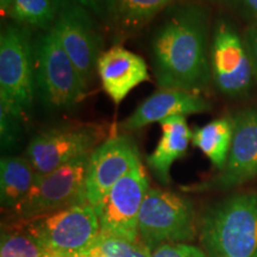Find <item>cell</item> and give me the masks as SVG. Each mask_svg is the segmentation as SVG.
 Segmentation results:
<instances>
[{
  "label": "cell",
  "mask_w": 257,
  "mask_h": 257,
  "mask_svg": "<svg viewBox=\"0 0 257 257\" xmlns=\"http://www.w3.org/2000/svg\"><path fill=\"white\" fill-rule=\"evenodd\" d=\"M96 73L102 89L117 105L135 87L150 80L146 61L120 46L102 51L96 63Z\"/></svg>",
  "instance_id": "obj_15"
},
{
  "label": "cell",
  "mask_w": 257,
  "mask_h": 257,
  "mask_svg": "<svg viewBox=\"0 0 257 257\" xmlns=\"http://www.w3.org/2000/svg\"><path fill=\"white\" fill-rule=\"evenodd\" d=\"M176 0H111L107 19L118 38L136 34Z\"/></svg>",
  "instance_id": "obj_17"
},
{
  "label": "cell",
  "mask_w": 257,
  "mask_h": 257,
  "mask_svg": "<svg viewBox=\"0 0 257 257\" xmlns=\"http://www.w3.org/2000/svg\"><path fill=\"white\" fill-rule=\"evenodd\" d=\"M152 257H207L205 251L186 243L163 244L154 250Z\"/></svg>",
  "instance_id": "obj_24"
},
{
  "label": "cell",
  "mask_w": 257,
  "mask_h": 257,
  "mask_svg": "<svg viewBox=\"0 0 257 257\" xmlns=\"http://www.w3.org/2000/svg\"><path fill=\"white\" fill-rule=\"evenodd\" d=\"M141 163L140 150L128 135H115L93 150L86 173V199L95 207L111 188Z\"/></svg>",
  "instance_id": "obj_12"
},
{
  "label": "cell",
  "mask_w": 257,
  "mask_h": 257,
  "mask_svg": "<svg viewBox=\"0 0 257 257\" xmlns=\"http://www.w3.org/2000/svg\"><path fill=\"white\" fill-rule=\"evenodd\" d=\"M55 2L57 3V4H59L60 6H62L64 3H67V2H69V0H55Z\"/></svg>",
  "instance_id": "obj_29"
},
{
  "label": "cell",
  "mask_w": 257,
  "mask_h": 257,
  "mask_svg": "<svg viewBox=\"0 0 257 257\" xmlns=\"http://www.w3.org/2000/svg\"><path fill=\"white\" fill-rule=\"evenodd\" d=\"M79 4L101 18H107L110 0H78Z\"/></svg>",
  "instance_id": "obj_27"
},
{
  "label": "cell",
  "mask_w": 257,
  "mask_h": 257,
  "mask_svg": "<svg viewBox=\"0 0 257 257\" xmlns=\"http://www.w3.org/2000/svg\"><path fill=\"white\" fill-rule=\"evenodd\" d=\"M211 74L218 91L231 98L246 95L255 74L243 37L229 22H217L211 40Z\"/></svg>",
  "instance_id": "obj_10"
},
{
  "label": "cell",
  "mask_w": 257,
  "mask_h": 257,
  "mask_svg": "<svg viewBox=\"0 0 257 257\" xmlns=\"http://www.w3.org/2000/svg\"><path fill=\"white\" fill-rule=\"evenodd\" d=\"M242 17L257 24V0H227Z\"/></svg>",
  "instance_id": "obj_26"
},
{
  "label": "cell",
  "mask_w": 257,
  "mask_h": 257,
  "mask_svg": "<svg viewBox=\"0 0 257 257\" xmlns=\"http://www.w3.org/2000/svg\"><path fill=\"white\" fill-rule=\"evenodd\" d=\"M22 225L25 232L61 257L82 251L100 233L96 212L88 202L22 220Z\"/></svg>",
  "instance_id": "obj_7"
},
{
  "label": "cell",
  "mask_w": 257,
  "mask_h": 257,
  "mask_svg": "<svg viewBox=\"0 0 257 257\" xmlns=\"http://www.w3.org/2000/svg\"><path fill=\"white\" fill-rule=\"evenodd\" d=\"M110 4H111V0H110ZM108 8H110V6H108Z\"/></svg>",
  "instance_id": "obj_30"
},
{
  "label": "cell",
  "mask_w": 257,
  "mask_h": 257,
  "mask_svg": "<svg viewBox=\"0 0 257 257\" xmlns=\"http://www.w3.org/2000/svg\"><path fill=\"white\" fill-rule=\"evenodd\" d=\"M210 108V102L197 93L160 88L141 102L136 110L121 121L119 127L123 131H136L150 124L161 123L167 118L204 113Z\"/></svg>",
  "instance_id": "obj_14"
},
{
  "label": "cell",
  "mask_w": 257,
  "mask_h": 257,
  "mask_svg": "<svg viewBox=\"0 0 257 257\" xmlns=\"http://www.w3.org/2000/svg\"><path fill=\"white\" fill-rule=\"evenodd\" d=\"M61 6L55 0H15L10 17L19 24H27L49 31Z\"/></svg>",
  "instance_id": "obj_21"
},
{
  "label": "cell",
  "mask_w": 257,
  "mask_h": 257,
  "mask_svg": "<svg viewBox=\"0 0 257 257\" xmlns=\"http://www.w3.org/2000/svg\"><path fill=\"white\" fill-rule=\"evenodd\" d=\"M208 15L186 4L173 11L154 35L153 67L160 88L200 94L212 81Z\"/></svg>",
  "instance_id": "obj_1"
},
{
  "label": "cell",
  "mask_w": 257,
  "mask_h": 257,
  "mask_svg": "<svg viewBox=\"0 0 257 257\" xmlns=\"http://www.w3.org/2000/svg\"><path fill=\"white\" fill-rule=\"evenodd\" d=\"M232 136V118L221 117L204 126L195 127L192 135V144L202 152L217 169L221 170L229 157Z\"/></svg>",
  "instance_id": "obj_19"
},
{
  "label": "cell",
  "mask_w": 257,
  "mask_h": 257,
  "mask_svg": "<svg viewBox=\"0 0 257 257\" xmlns=\"http://www.w3.org/2000/svg\"><path fill=\"white\" fill-rule=\"evenodd\" d=\"M21 115L10 111L4 105H0V135L3 148L15 144L19 134Z\"/></svg>",
  "instance_id": "obj_23"
},
{
  "label": "cell",
  "mask_w": 257,
  "mask_h": 257,
  "mask_svg": "<svg viewBox=\"0 0 257 257\" xmlns=\"http://www.w3.org/2000/svg\"><path fill=\"white\" fill-rule=\"evenodd\" d=\"M102 134V127L93 124L50 128L32 138L25 157L37 174H48L79 157L89 155L98 147Z\"/></svg>",
  "instance_id": "obj_9"
},
{
  "label": "cell",
  "mask_w": 257,
  "mask_h": 257,
  "mask_svg": "<svg viewBox=\"0 0 257 257\" xmlns=\"http://www.w3.org/2000/svg\"><path fill=\"white\" fill-rule=\"evenodd\" d=\"M162 135L155 150L147 157V163L161 184L170 182V168L176 160L187 153L193 131L184 115H176L160 123Z\"/></svg>",
  "instance_id": "obj_16"
},
{
  "label": "cell",
  "mask_w": 257,
  "mask_h": 257,
  "mask_svg": "<svg viewBox=\"0 0 257 257\" xmlns=\"http://www.w3.org/2000/svg\"><path fill=\"white\" fill-rule=\"evenodd\" d=\"M27 28L8 24L0 35V105L23 117L34 99V48Z\"/></svg>",
  "instance_id": "obj_4"
},
{
  "label": "cell",
  "mask_w": 257,
  "mask_h": 257,
  "mask_svg": "<svg viewBox=\"0 0 257 257\" xmlns=\"http://www.w3.org/2000/svg\"><path fill=\"white\" fill-rule=\"evenodd\" d=\"M14 2L15 0H0V12H2L3 17H5V16H10V12H11Z\"/></svg>",
  "instance_id": "obj_28"
},
{
  "label": "cell",
  "mask_w": 257,
  "mask_h": 257,
  "mask_svg": "<svg viewBox=\"0 0 257 257\" xmlns=\"http://www.w3.org/2000/svg\"><path fill=\"white\" fill-rule=\"evenodd\" d=\"M233 136L226 165L219 174L187 191L236 187L257 175V106L244 108L232 117Z\"/></svg>",
  "instance_id": "obj_13"
},
{
  "label": "cell",
  "mask_w": 257,
  "mask_h": 257,
  "mask_svg": "<svg viewBox=\"0 0 257 257\" xmlns=\"http://www.w3.org/2000/svg\"><path fill=\"white\" fill-rule=\"evenodd\" d=\"M149 191V180L142 165H137L94 207L100 233L119 238L140 240L138 217Z\"/></svg>",
  "instance_id": "obj_8"
},
{
  "label": "cell",
  "mask_w": 257,
  "mask_h": 257,
  "mask_svg": "<svg viewBox=\"0 0 257 257\" xmlns=\"http://www.w3.org/2000/svg\"><path fill=\"white\" fill-rule=\"evenodd\" d=\"M138 232L152 251L163 244L192 240L195 236L192 201L174 192L149 189L140 211Z\"/></svg>",
  "instance_id": "obj_5"
},
{
  "label": "cell",
  "mask_w": 257,
  "mask_h": 257,
  "mask_svg": "<svg viewBox=\"0 0 257 257\" xmlns=\"http://www.w3.org/2000/svg\"><path fill=\"white\" fill-rule=\"evenodd\" d=\"M37 173L27 157H3L0 162V202L14 210L27 197L36 181Z\"/></svg>",
  "instance_id": "obj_18"
},
{
  "label": "cell",
  "mask_w": 257,
  "mask_h": 257,
  "mask_svg": "<svg viewBox=\"0 0 257 257\" xmlns=\"http://www.w3.org/2000/svg\"><path fill=\"white\" fill-rule=\"evenodd\" d=\"M35 83L42 101L51 108L72 107L83 99L88 86L51 29L35 44Z\"/></svg>",
  "instance_id": "obj_3"
},
{
  "label": "cell",
  "mask_w": 257,
  "mask_h": 257,
  "mask_svg": "<svg viewBox=\"0 0 257 257\" xmlns=\"http://www.w3.org/2000/svg\"><path fill=\"white\" fill-rule=\"evenodd\" d=\"M51 31L72 60L86 85L92 82L101 55V41L89 11L81 4L67 2L61 6Z\"/></svg>",
  "instance_id": "obj_11"
},
{
  "label": "cell",
  "mask_w": 257,
  "mask_h": 257,
  "mask_svg": "<svg viewBox=\"0 0 257 257\" xmlns=\"http://www.w3.org/2000/svg\"><path fill=\"white\" fill-rule=\"evenodd\" d=\"M89 155L48 174H37L29 194L11 210L12 213L18 219L27 220L87 202L85 185Z\"/></svg>",
  "instance_id": "obj_6"
},
{
  "label": "cell",
  "mask_w": 257,
  "mask_h": 257,
  "mask_svg": "<svg viewBox=\"0 0 257 257\" xmlns=\"http://www.w3.org/2000/svg\"><path fill=\"white\" fill-rule=\"evenodd\" d=\"M200 240L207 257H257V192L237 193L208 207Z\"/></svg>",
  "instance_id": "obj_2"
},
{
  "label": "cell",
  "mask_w": 257,
  "mask_h": 257,
  "mask_svg": "<svg viewBox=\"0 0 257 257\" xmlns=\"http://www.w3.org/2000/svg\"><path fill=\"white\" fill-rule=\"evenodd\" d=\"M0 255L2 257H61L27 232L3 233Z\"/></svg>",
  "instance_id": "obj_22"
},
{
  "label": "cell",
  "mask_w": 257,
  "mask_h": 257,
  "mask_svg": "<svg viewBox=\"0 0 257 257\" xmlns=\"http://www.w3.org/2000/svg\"><path fill=\"white\" fill-rule=\"evenodd\" d=\"M142 239L133 240L99 233L86 249L69 257H152Z\"/></svg>",
  "instance_id": "obj_20"
},
{
  "label": "cell",
  "mask_w": 257,
  "mask_h": 257,
  "mask_svg": "<svg viewBox=\"0 0 257 257\" xmlns=\"http://www.w3.org/2000/svg\"><path fill=\"white\" fill-rule=\"evenodd\" d=\"M243 41L251 61L253 74L257 79V24H251L243 35Z\"/></svg>",
  "instance_id": "obj_25"
}]
</instances>
